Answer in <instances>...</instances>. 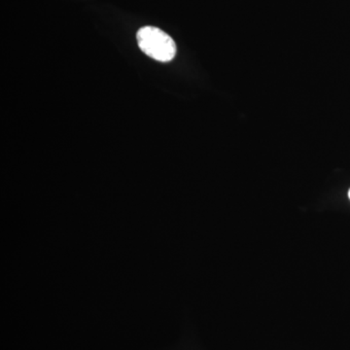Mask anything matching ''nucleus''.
Instances as JSON below:
<instances>
[{"mask_svg":"<svg viewBox=\"0 0 350 350\" xmlns=\"http://www.w3.org/2000/svg\"><path fill=\"white\" fill-rule=\"evenodd\" d=\"M137 43L147 56L162 63L172 61L176 55V44L169 34L155 27H144L138 31Z\"/></svg>","mask_w":350,"mask_h":350,"instance_id":"obj_1","label":"nucleus"},{"mask_svg":"<svg viewBox=\"0 0 350 350\" xmlns=\"http://www.w3.org/2000/svg\"><path fill=\"white\" fill-rule=\"evenodd\" d=\"M349 199H350V191H349Z\"/></svg>","mask_w":350,"mask_h":350,"instance_id":"obj_2","label":"nucleus"}]
</instances>
